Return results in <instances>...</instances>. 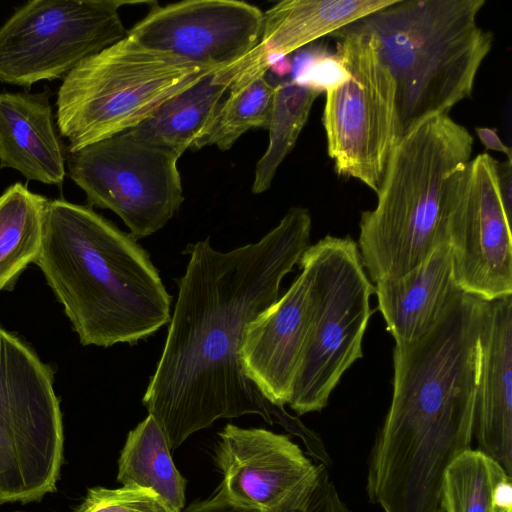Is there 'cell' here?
<instances>
[{
    "label": "cell",
    "instance_id": "6da1fadb",
    "mask_svg": "<svg viewBox=\"0 0 512 512\" xmlns=\"http://www.w3.org/2000/svg\"><path fill=\"white\" fill-rule=\"evenodd\" d=\"M311 227L309 211L292 207L254 243L221 252L207 237L187 246L166 342L142 399L171 452L218 419L256 414L273 424L275 407L246 377L240 349L247 325L277 301L309 247Z\"/></svg>",
    "mask_w": 512,
    "mask_h": 512
},
{
    "label": "cell",
    "instance_id": "7a4b0ae2",
    "mask_svg": "<svg viewBox=\"0 0 512 512\" xmlns=\"http://www.w3.org/2000/svg\"><path fill=\"white\" fill-rule=\"evenodd\" d=\"M35 264L84 346L136 344L171 320L148 253L90 206L48 199Z\"/></svg>",
    "mask_w": 512,
    "mask_h": 512
},
{
    "label": "cell",
    "instance_id": "3957f363",
    "mask_svg": "<svg viewBox=\"0 0 512 512\" xmlns=\"http://www.w3.org/2000/svg\"><path fill=\"white\" fill-rule=\"evenodd\" d=\"M473 142L449 114L427 119L398 141L376 207L362 212L359 223L357 246L371 281L405 275L448 244L452 184L470 161Z\"/></svg>",
    "mask_w": 512,
    "mask_h": 512
},
{
    "label": "cell",
    "instance_id": "277c9868",
    "mask_svg": "<svg viewBox=\"0 0 512 512\" xmlns=\"http://www.w3.org/2000/svg\"><path fill=\"white\" fill-rule=\"evenodd\" d=\"M485 0H395L354 22L370 32L396 83L398 141L471 96L493 34L477 23Z\"/></svg>",
    "mask_w": 512,
    "mask_h": 512
},
{
    "label": "cell",
    "instance_id": "5b68a950",
    "mask_svg": "<svg viewBox=\"0 0 512 512\" xmlns=\"http://www.w3.org/2000/svg\"><path fill=\"white\" fill-rule=\"evenodd\" d=\"M218 69L147 48L127 35L63 78L56 125L68 141L67 153L134 129L169 99Z\"/></svg>",
    "mask_w": 512,
    "mask_h": 512
},
{
    "label": "cell",
    "instance_id": "8992f818",
    "mask_svg": "<svg viewBox=\"0 0 512 512\" xmlns=\"http://www.w3.org/2000/svg\"><path fill=\"white\" fill-rule=\"evenodd\" d=\"M298 264L310 277L312 315L288 405L304 415L325 408L342 375L363 356L374 286L350 237L325 236Z\"/></svg>",
    "mask_w": 512,
    "mask_h": 512
},
{
    "label": "cell",
    "instance_id": "52a82bcc",
    "mask_svg": "<svg viewBox=\"0 0 512 512\" xmlns=\"http://www.w3.org/2000/svg\"><path fill=\"white\" fill-rule=\"evenodd\" d=\"M54 371L0 324V505L57 490L64 426Z\"/></svg>",
    "mask_w": 512,
    "mask_h": 512
},
{
    "label": "cell",
    "instance_id": "ba28073f",
    "mask_svg": "<svg viewBox=\"0 0 512 512\" xmlns=\"http://www.w3.org/2000/svg\"><path fill=\"white\" fill-rule=\"evenodd\" d=\"M349 77L326 91L322 123L327 152L339 176L378 192L398 143L396 83L374 36L356 23L332 34Z\"/></svg>",
    "mask_w": 512,
    "mask_h": 512
},
{
    "label": "cell",
    "instance_id": "9c48e42d",
    "mask_svg": "<svg viewBox=\"0 0 512 512\" xmlns=\"http://www.w3.org/2000/svg\"><path fill=\"white\" fill-rule=\"evenodd\" d=\"M120 0H32L0 27V82L29 89L63 79L86 58L124 39Z\"/></svg>",
    "mask_w": 512,
    "mask_h": 512
},
{
    "label": "cell",
    "instance_id": "30bf717a",
    "mask_svg": "<svg viewBox=\"0 0 512 512\" xmlns=\"http://www.w3.org/2000/svg\"><path fill=\"white\" fill-rule=\"evenodd\" d=\"M179 158L126 131L67 153L66 166L89 206L113 211L138 240L163 228L181 207Z\"/></svg>",
    "mask_w": 512,
    "mask_h": 512
},
{
    "label": "cell",
    "instance_id": "8fae6325",
    "mask_svg": "<svg viewBox=\"0 0 512 512\" xmlns=\"http://www.w3.org/2000/svg\"><path fill=\"white\" fill-rule=\"evenodd\" d=\"M497 161L477 155L455 175L448 246L458 288L484 301L512 295L511 218L504 208Z\"/></svg>",
    "mask_w": 512,
    "mask_h": 512
},
{
    "label": "cell",
    "instance_id": "7c38bea8",
    "mask_svg": "<svg viewBox=\"0 0 512 512\" xmlns=\"http://www.w3.org/2000/svg\"><path fill=\"white\" fill-rule=\"evenodd\" d=\"M218 435V489L227 504L248 512L305 511L321 464L284 434L227 424Z\"/></svg>",
    "mask_w": 512,
    "mask_h": 512
},
{
    "label": "cell",
    "instance_id": "4fadbf2b",
    "mask_svg": "<svg viewBox=\"0 0 512 512\" xmlns=\"http://www.w3.org/2000/svg\"><path fill=\"white\" fill-rule=\"evenodd\" d=\"M262 25L263 12L243 1L186 0L165 6L155 2L127 35L193 64L223 68L251 52Z\"/></svg>",
    "mask_w": 512,
    "mask_h": 512
},
{
    "label": "cell",
    "instance_id": "5bb4252c",
    "mask_svg": "<svg viewBox=\"0 0 512 512\" xmlns=\"http://www.w3.org/2000/svg\"><path fill=\"white\" fill-rule=\"evenodd\" d=\"M284 295L245 328L240 359L246 377L270 405L288 404L312 315L303 267Z\"/></svg>",
    "mask_w": 512,
    "mask_h": 512
},
{
    "label": "cell",
    "instance_id": "9a60e30c",
    "mask_svg": "<svg viewBox=\"0 0 512 512\" xmlns=\"http://www.w3.org/2000/svg\"><path fill=\"white\" fill-rule=\"evenodd\" d=\"M479 348L473 436L512 476V295L484 301Z\"/></svg>",
    "mask_w": 512,
    "mask_h": 512
},
{
    "label": "cell",
    "instance_id": "2e32d148",
    "mask_svg": "<svg viewBox=\"0 0 512 512\" xmlns=\"http://www.w3.org/2000/svg\"><path fill=\"white\" fill-rule=\"evenodd\" d=\"M66 159L50 92H0V168L61 189Z\"/></svg>",
    "mask_w": 512,
    "mask_h": 512
},
{
    "label": "cell",
    "instance_id": "e0dca14e",
    "mask_svg": "<svg viewBox=\"0 0 512 512\" xmlns=\"http://www.w3.org/2000/svg\"><path fill=\"white\" fill-rule=\"evenodd\" d=\"M375 284L378 309L396 345H406L424 336L450 301L462 292L453 279L448 244L435 249L405 275Z\"/></svg>",
    "mask_w": 512,
    "mask_h": 512
},
{
    "label": "cell",
    "instance_id": "ac0fdd59",
    "mask_svg": "<svg viewBox=\"0 0 512 512\" xmlns=\"http://www.w3.org/2000/svg\"><path fill=\"white\" fill-rule=\"evenodd\" d=\"M395 0H284L263 13L253 51L271 66L292 52L391 5Z\"/></svg>",
    "mask_w": 512,
    "mask_h": 512
},
{
    "label": "cell",
    "instance_id": "d6986e66",
    "mask_svg": "<svg viewBox=\"0 0 512 512\" xmlns=\"http://www.w3.org/2000/svg\"><path fill=\"white\" fill-rule=\"evenodd\" d=\"M251 59L250 52L241 60L209 73L128 132L181 157L207 128L225 94Z\"/></svg>",
    "mask_w": 512,
    "mask_h": 512
},
{
    "label": "cell",
    "instance_id": "ffe728a7",
    "mask_svg": "<svg viewBox=\"0 0 512 512\" xmlns=\"http://www.w3.org/2000/svg\"><path fill=\"white\" fill-rule=\"evenodd\" d=\"M117 480L123 487L149 491L168 512L184 510L187 481L174 464L163 430L149 414L127 435Z\"/></svg>",
    "mask_w": 512,
    "mask_h": 512
},
{
    "label": "cell",
    "instance_id": "44dd1931",
    "mask_svg": "<svg viewBox=\"0 0 512 512\" xmlns=\"http://www.w3.org/2000/svg\"><path fill=\"white\" fill-rule=\"evenodd\" d=\"M251 55V62L233 82L191 150L214 145L226 151L248 130L268 129L275 93V85L267 78L271 65L258 58L253 49Z\"/></svg>",
    "mask_w": 512,
    "mask_h": 512
},
{
    "label": "cell",
    "instance_id": "7402d4cb",
    "mask_svg": "<svg viewBox=\"0 0 512 512\" xmlns=\"http://www.w3.org/2000/svg\"><path fill=\"white\" fill-rule=\"evenodd\" d=\"M47 201L21 182L0 195V291L11 290L27 266L35 263Z\"/></svg>",
    "mask_w": 512,
    "mask_h": 512
},
{
    "label": "cell",
    "instance_id": "603a6c76",
    "mask_svg": "<svg viewBox=\"0 0 512 512\" xmlns=\"http://www.w3.org/2000/svg\"><path fill=\"white\" fill-rule=\"evenodd\" d=\"M319 94V91L291 79L275 85L268 126L269 143L255 166L254 194L270 188L279 166L293 150Z\"/></svg>",
    "mask_w": 512,
    "mask_h": 512
},
{
    "label": "cell",
    "instance_id": "cb8c5ba5",
    "mask_svg": "<svg viewBox=\"0 0 512 512\" xmlns=\"http://www.w3.org/2000/svg\"><path fill=\"white\" fill-rule=\"evenodd\" d=\"M505 473L478 449L464 451L444 472L440 506L445 512H492L493 489Z\"/></svg>",
    "mask_w": 512,
    "mask_h": 512
},
{
    "label": "cell",
    "instance_id": "d4e9b609",
    "mask_svg": "<svg viewBox=\"0 0 512 512\" xmlns=\"http://www.w3.org/2000/svg\"><path fill=\"white\" fill-rule=\"evenodd\" d=\"M291 80L320 93L338 86L349 74L339 57L324 48L303 50L291 63Z\"/></svg>",
    "mask_w": 512,
    "mask_h": 512
},
{
    "label": "cell",
    "instance_id": "484cf974",
    "mask_svg": "<svg viewBox=\"0 0 512 512\" xmlns=\"http://www.w3.org/2000/svg\"><path fill=\"white\" fill-rule=\"evenodd\" d=\"M74 512H168L149 491L127 487H92Z\"/></svg>",
    "mask_w": 512,
    "mask_h": 512
},
{
    "label": "cell",
    "instance_id": "4316f807",
    "mask_svg": "<svg viewBox=\"0 0 512 512\" xmlns=\"http://www.w3.org/2000/svg\"><path fill=\"white\" fill-rule=\"evenodd\" d=\"M304 512H351L339 497L326 466L322 464L318 483Z\"/></svg>",
    "mask_w": 512,
    "mask_h": 512
},
{
    "label": "cell",
    "instance_id": "83f0119b",
    "mask_svg": "<svg viewBox=\"0 0 512 512\" xmlns=\"http://www.w3.org/2000/svg\"><path fill=\"white\" fill-rule=\"evenodd\" d=\"M497 176L499 190L506 213L511 218L512 208V158H507L505 162L497 161Z\"/></svg>",
    "mask_w": 512,
    "mask_h": 512
},
{
    "label": "cell",
    "instance_id": "f1b7e54d",
    "mask_svg": "<svg viewBox=\"0 0 512 512\" xmlns=\"http://www.w3.org/2000/svg\"><path fill=\"white\" fill-rule=\"evenodd\" d=\"M182 512H248L245 510L237 509L224 500L221 495L219 489L207 499L198 500L196 502L191 503L186 509Z\"/></svg>",
    "mask_w": 512,
    "mask_h": 512
},
{
    "label": "cell",
    "instance_id": "f546056e",
    "mask_svg": "<svg viewBox=\"0 0 512 512\" xmlns=\"http://www.w3.org/2000/svg\"><path fill=\"white\" fill-rule=\"evenodd\" d=\"M475 131L486 149L501 152L505 154L507 158H512L511 149L501 141L494 129L477 127Z\"/></svg>",
    "mask_w": 512,
    "mask_h": 512
},
{
    "label": "cell",
    "instance_id": "4dcf8cb0",
    "mask_svg": "<svg viewBox=\"0 0 512 512\" xmlns=\"http://www.w3.org/2000/svg\"><path fill=\"white\" fill-rule=\"evenodd\" d=\"M435 512H445V510L441 506H439V508Z\"/></svg>",
    "mask_w": 512,
    "mask_h": 512
}]
</instances>
